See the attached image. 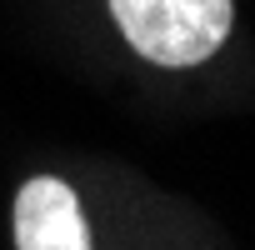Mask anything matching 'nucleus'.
<instances>
[{"label": "nucleus", "mask_w": 255, "mask_h": 250, "mask_svg": "<svg viewBox=\"0 0 255 250\" xmlns=\"http://www.w3.org/2000/svg\"><path fill=\"white\" fill-rule=\"evenodd\" d=\"M110 10L145 60L200 65L230 35V0H110Z\"/></svg>", "instance_id": "obj_1"}, {"label": "nucleus", "mask_w": 255, "mask_h": 250, "mask_svg": "<svg viewBox=\"0 0 255 250\" xmlns=\"http://www.w3.org/2000/svg\"><path fill=\"white\" fill-rule=\"evenodd\" d=\"M15 245L20 250H90L80 200L65 180L35 175L15 195Z\"/></svg>", "instance_id": "obj_2"}]
</instances>
